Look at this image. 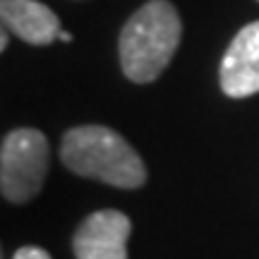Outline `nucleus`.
Masks as SVG:
<instances>
[{"mask_svg":"<svg viewBox=\"0 0 259 259\" xmlns=\"http://www.w3.org/2000/svg\"><path fill=\"white\" fill-rule=\"evenodd\" d=\"M183 38V22L173 3L149 0L125 22L118 41L120 67L130 82H154L166 70Z\"/></svg>","mask_w":259,"mask_h":259,"instance_id":"f257e3e1","label":"nucleus"},{"mask_svg":"<svg viewBox=\"0 0 259 259\" xmlns=\"http://www.w3.org/2000/svg\"><path fill=\"white\" fill-rule=\"evenodd\" d=\"M67 170L106 185L137 190L147 183V168L127 139L106 125H79L67 130L60 144Z\"/></svg>","mask_w":259,"mask_h":259,"instance_id":"f03ea898","label":"nucleus"},{"mask_svg":"<svg viewBox=\"0 0 259 259\" xmlns=\"http://www.w3.org/2000/svg\"><path fill=\"white\" fill-rule=\"evenodd\" d=\"M48 173V142L41 130L19 127L3 139L0 190L8 202L34 199Z\"/></svg>","mask_w":259,"mask_h":259,"instance_id":"7ed1b4c3","label":"nucleus"},{"mask_svg":"<svg viewBox=\"0 0 259 259\" xmlns=\"http://www.w3.org/2000/svg\"><path fill=\"white\" fill-rule=\"evenodd\" d=\"M130 219L115 209L87 216L72 238L77 259H127Z\"/></svg>","mask_w":259,"mask_h":259,"instance_id":"20e7f679","label":"nucleus"},{"mask_svg":"<svg viewBox=\"0 0 259 259\" xmlns=\"http://www.w3.org/2000/svg\"><path fill=\"white\" fill-rule=\"evenodd\" d=\"M221 89L231 99L259 92V22H250L233 36L219 70Z\"/></svg>","mask_w":259,"mask_h":259,"instance_id":"39448f33","label":"nucleus"},{"mask_svg":"<svg viewBox=\"0 0 259 259\" xmlns=\"http://www.w3.org/2000/svg\"><path fill=\"white\" fill-rule=\"evenodd\" d=\"M3 27L31 46H51L58 38L60 19L38 0H0Z\"/></svg>","mask_w":259,"mask_h":259,"instance_id":"423d86ee","label":"nucleus"},{"mask_svg":"<svg viewBox=\"0 0 259 259\" xmlns=\"http://www.w3.org/2000/svg\"><path fill=\"white\" fill-rule=\"evenodd\" d=\"M12 259H51V254H48L46 250H41V247L27 245V247H19Z\"/></svg>","mask_w":259,"mask_h":259,"instance_id":"0eeeda50","label":"nucleus"},{"mask_svg":"<svg viewBox=\"0 0 259 259\" xmlns=\"http://www.w3.org/2000/svg\"><path fill=\"white\" fill-rule=\"evenodd\" d=\"M58 38H60V41H65V44H70V41H72V34H70V31H60V34H58Z\"/></svg>","mask_w":259,"mask_h":259,"instance_id":"6e6552de","label":"nucleus"},{"mask_svg":"<svg viewBox=\"0 0 259 259\" xmlns=\"http://www.w3.org/2000/svg\"><path fill=\"white\" fill-rule=\"evenodd\" d=\"M8 48V29H3V38H0V51Z\"/></svg>","mask_w":259,"mask_h":259,"instance_id":"1a4fd4ad","label":"nucleus"}]
</instances>
